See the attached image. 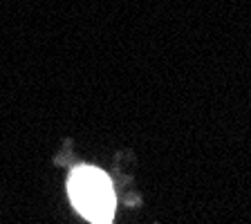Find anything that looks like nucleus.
Segmentation results:
<instances>
[{
  "label": "nucleus",
  "mask_w": 251,
  "mask_h": 224,
  "mask_svg": "<svg viewBox=\"0 0 251 224\" xmlns=\"http://www.w3.org/2000/svg\"><path fill=\"white\" fill-rule=\"evenodd\" d=\"M70 195L78 213L97 224H108L115 213V195L108 175L97 168H76L70 179Z\"/></svg>",
  "instance_id": "nucleus-1"
}]
</instances>
